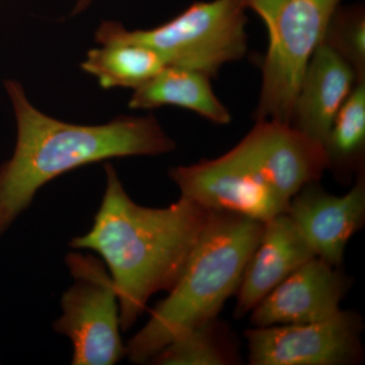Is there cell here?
<instances>
[{
    "mask_svg": "<svg viewBox=\"0 0 365 365\" xmlns=\"http://www.w3.org/2000/svg\"><path fill=\"white\" fill-rule=\"evenodd\" d=\"M104 169L105 193L93 227L69 247L95 252L104 262L116 287L121 330L128 331L153 294L175 287L209 210L184 197L163 208L139 205L114 165Z\"/></svg>",
    "mask_w": 365,
    "mask_h": 365,
    "instance_id": "cell-1",
    "label": "cell"
},
{
    "mask_svg": "<svg viewBox=\"0 0 365 365\" xmlns=\"http://www.w3.org/2000/svg\"><path fill=\"white\" fill-rule=\"evenodd\" d=\"M4 88L16 124L11 158L0 165V239L39 190L72 170L111 158L158 157L176 148L157 118L119 116L105 124L68 123L41 112L14 79Z\"/></svg>",
    "mask_w": 365,
    "mask_h": 365,
    "instance_id": "cell-2",
    "label": "cell"
},
{
    "mask_svg": "<svg viewBox=\"0 0 365 365\" xmlns=\"http://www.w3.org/2000/svg\"><path fill=\"white\" fill-rule=\"evenodd\" d=\"M264 222L227 211L209 210L207 220L169 297L125 345L133 364H148L182 333L216 319L237 292Z\"/></svg>",
    "mask_w": 365,
    "mask_h": 365,
    "instance_id": "cell-3",
    "label": "cell"
},
{
    "mask_svg": "<svg viewBox=\"0 0 365 365\" xmlns=\"http://www.w3.org/2000/svg\"><path fill=\"white\" fill-rule=\"evenodd\" d=\"M268 31L262 64L256 121L292 124L295 101L307 64L325 38L341 0H245Z\"/></svg>",
    "mask_w": 365,
    "mask_h": 365,
    "instance_id": "cell-4",
    "label": "cell"
},
{
    "mask_svg": "<svg viewBox=\"0 0 365 365\" xmlns=\"http://www.w3.org/2000/svg\"><path fill=\"white\" fill-rule=\"evenodd\" d=\"M247 9L245 0L196 1L148 30H127L115 21L102 23L115 35L155 49L167 66L193 69L211 78L223 66L246 55Z\"/></svg>",
    "mask_w": 365,
    "mask_h": 365,
    "instance_id": "cell-5",
    "label": "cell"
},
{
    "mask_svg": "<svg viewBox=\"0 0 365 365\" xmlns=\"http://www.w3.org/2000/svg\"><path fill=\"white\" fill-rule=\"evenodd\" d=\"M66 266L73 278L61 297V316L53 329L71 340V364L113 365L125 356L120 335L116 287L102 259L71 252Z\"/></svg>",
    "mask_w": 365,
    "mask_h": 365,
    "instance_id": "cell-6",
    "label": "cell"
},
{
    "mask_svg": "<svg viewBox=\"0 0 365 365\" xmlns=\"http://www.w3.org/2000/svg\"><path fill=\"white\" fill-rule=\"evenodd\" d=\"M362 321L340 311L313 323L256 327L246 332L252 365H347L361 360Z\"/></svg>",
    "mask_w": 365,
    "mask_h": 365,
    "instance_id": "cell-7",
    "label": "cell"
},
{
    "mask_svg": "<svg viewBox=\"0 0 365 365\" xmlns=\"http://www.w3.org/2000/svg\"><path fill=\"white\" fill-rule=\"evenodd\" d=\"M181 197L208 210L227 211L265 222L287 212L285 200L232 151L215 160L170 170Z\"/></svg>",
    "mask_w": 365,
    "mask_h": 365,
    "instance_id": "cell-8",
    "label": "cell"
},
{
    "mask_svg": "<svg viewBox=\"0 0 365 365\" xmlns=\"http://www.w3.org/2000/svg\"><path fill=\"white\" fill-rule=\"evenodd\" d=\"M230 151L287 201L328 169L322 144L292 124L273 120L257 121Z\"/></svg>",
    "mask_w": 365,
    "mask_h": 365,
    "instance_id": "cell-9",
    "label": "cell"
},
{
    "mask_svg": "<svg viewBox=\"0 0 365 365\" xmlns=\"http://www.w3.org/2000/svg\"><path fill=\"white\" fill-rule=\"evenodd\" d=\"M314 253L334 267L342 265L346 246L365 220V180L335 196L309 182L292 199L287 210Z\"/></svg>",
    "mask_w": 365,
    "mask_h": 365,
    "instance_id": "cell-10",
    "label": "cell"
},
{
    "mask_svg": "<svg viewBox=\"0 0 365 365\" xmlns=\"http://www.w3.org/2000/svg\"><path fill=\"white\" fill-rule=\"evenodd\" d=\"M346 276L319 257L299 266L252 311L256 327L313 323L339 313Z\"/></svg>",
    "mask_w": 365,
    "mask_h": 365,
    "instance_id": "cell-11",
    "label": "cell"
},
{
    "mask_svg": "<svg viewBox=\"0 0 365 365\" xmlns=\"http://www.w3.org/2000/svg\"><path fill=\"white\" fill-rule=\"evenodd\" d=\"M359 81L364 79L323 40L300 83L292 126L324 146L336 115Z\"/></svg>",
    "mask_w": 365,
    "mask_h": 365,
    "instance_id": "cell-12",
    "label": "cell"
},
{
    "mask_svg": "<svg viewBox=\"0 0 365 365\" xmlns=\"http://www.w3.org/2000/svg\"><path fill=\"white\" fill-rule=\"evenodd\" d=\"M314 257L313 249L287 212L264 222L260 242L237 289L235 318L253 311L288 275Z\"/></svg>",
    "mask_w": 365,
    "mask_h": 365,
    "instance_id": "cell-13",
    "label": "cell"
},
{
    "mask_svg": "<svg viewBox=\"0 0 365 365\" xmlns=\"http://www.w3.org/2000/svg\"><path fill=\"white\" fill-rule=\"evenodd\" d=\"M95 39L100 47L88 52L81 68L106 90H136L167 66L155 49L115 35L103 23L96 31Z\"/></svg>",
    "mask_w": 365,
    "mask_h": 365,
    "instance_id": "cell-14",
    "label": "cell"
},
{
    "mask_svg": "<svg viewBox=\"0 0 365 365\" xmlns=\"http://www.w3.org/2000/svg\"><path fill=\"white\" fill-rule=\"evenodd\" d=\"M176 106L195 112L208 121L228 124L232 115L213 91L210 78L193 69L165 66L155 78L134 90L131 109L150 110Z\"/></svg>",
    "mask_w": 365,
    "mask_h": 365,
    "instance_id": "cell-15",
    "label": "cell"
},
{
    "mask_svg": "<svg viewBox=\"0 0 365 365\" xmlns=\"http://www.w3.org/2000/svg\"><path fill=\"white\" fill-rule=\"evenodd\" d=\"M324 150L328 169L340 175L361 170L365 150V81L355 85L336 115Z\"/></svg>",
    "mask_w": 365,
    "mask_h": 365,
    "instance_id": "cell-16",
    "label": "cell"
},
{
    "mask_svg": "<svg viewBox=\"0 0 365 365\" xmlns=\"http://www.w3.org/2000/svg\"><path fill=\"white\" fill-rule=\"evenodd\" d=\"M216 319L197 326L173 340L150 364L157 365H227L237 355L223 339Z\"/></svg>",
    "mask_w": 365,
    "mask_h": 365,
    "instance_id": "cell-17",
    "label": "cell"
},
{
    "mask_svg": "<svg viewBox=\"0 0 365 365\" xmlns=\"http://www.w3.org/2000/svg\"><path fill=\"white\" fill-rule=\"evenodd\" d=\"M352 66L359 79L365 76V16L361 7H338L325 38Z\"/></svg>",
    "mask_w": 365,
    "mask_h": 365,
    "instance_id": "cell-18",
    "label": "cell"
},
{
    "mask_svg": "<svg viewBox=\"0 0 365 365\" xmlns=\"http://www.w3.org/2000/svg\"><path fill=\"white\" fill-rule=\"evenodd\" d=\"M96 0H78L76 1V6H74L73 11H72V14L76 16V14L83 13L86 9H88L91 6H93V2Z\"/></svg>",
    "mask_w": 365,
    "mask_h": 365,
    "instance_id": "cell-19",
    "label": "cell"
}]
</instances>
